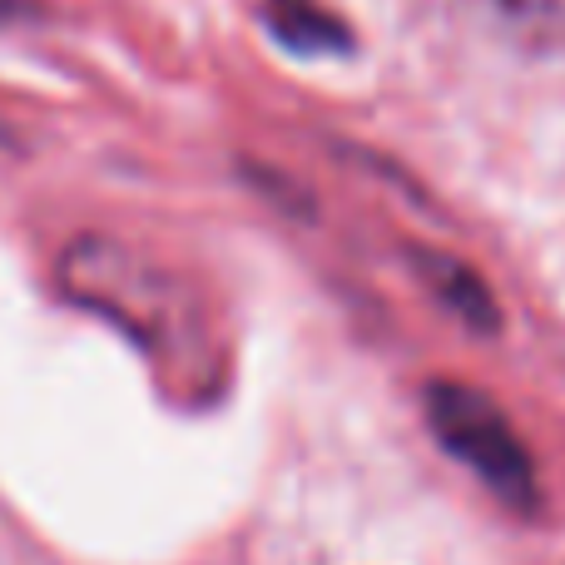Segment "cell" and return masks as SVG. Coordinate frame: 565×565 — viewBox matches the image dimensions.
<instances>
[{
    "label": "cell",
    "mask_w": 565,
    "mask_h": 565,
    "mask_svg": "<svg viewBox=\"0 0 565 565\" xmlns=\"http://www.w3.org/2000/svg\"><path fill=\"white\" fill-rule=\"evenodd\" d=\"M427 417H431V431L441 437V447L457 461H467L497 497L516 501V507H526L536 497L531 457L521 447V437L511 431V422L501 417L497 402H487L471 387H457V382H431Z\"/></svg>",
    "instance_id": "cell-1"
},
{
    "label": "cell",
    "mask_w": 565,
    "mask_h": 565,
    "mask_svg": "<svg viewBox=\"0 0 565 565\" xmlns=\"http://www.w3.org/2000/svg\"><path fill=\"white\" fill-rule=\"evenodd\" d=\"M461 6L511 50L526 55L565 50V0H461Z\"/></svg>",
    "instance_id": "cell-2"
},
{
    "label": "cell",
    "mask_w": 565,
    "mask_h": 565,
    "mask_svg": "<svg viewBox=\"0 0 565 565\" xmlns=\"http://www.w3.org/2000/svg\"><path fill=\"white\" fill-rule=\"evenodd\" d=\"M264 20L282 45L302 50V55H338V50H348L342 20H332L328 10L312 6V0H268Z\"/></svg>",
    "instance_id": "cell-3"
},
{
    "label": "cell",
    "mask_w": 565,
    "mask_h": 565,
    "mask_svg": "<svg viewBox=\"0 0 565 565\" xmlns=\"http://www.w3.org/2000/svg\"><path fill=\"white\" fill-rule=\"evenodd\" d=\"M422 274H427V278L441 288V292H447V302L461 312V318L481 322V328H491V322H497V318H491L487 288H481V282L471 278L461 264H451V258H441V254H427V264H422Z\"/></svg>",
    "instance_id": "cell-4"
}]
</instances>
